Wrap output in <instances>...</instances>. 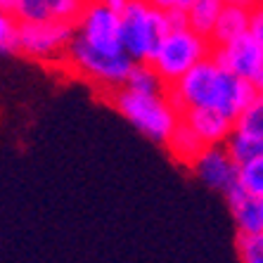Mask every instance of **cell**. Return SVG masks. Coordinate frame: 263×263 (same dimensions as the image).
<instances>
[{"label": "cell", "mask_w": 263, "mask_h": 263, "mask_svg": "<svg viewBox=\"0 0 263 263\" xmlns=\"http://www.w3.org/2000/svg\"><path fill=\"white\" fill-rule=\"evenodd\" d=\"M166 95L180 114L206 107L223 111L226 117L237 121V117L256 100L258 92L251 86V81L239 79L220 67L214 57H209L190 69L178 83H173Z\"/></svg>", "instance_id": "6da1fadb"}, {"label": "cell", "mask_w": 263, "mask_h": 263, "mask_svg": "<svg viewBox=\"0 0 263 263\" xmlns=\"http://www.w3.org/2000/svg\"><path fill=\"white\" fill-rule=\"evenodd\" d=\"M111 104L142 135L161 145L168 142L171 133L180 123V111L168 100V95H145V92H135L128 88H119L111 95Z\"/></svg>", "instance_id": "7a4b0ae2"}, {"label": "cell", "mask_w": 263, "mask_h": 263, "mask_svg": "<svg viewBox=\"0 0 263 263\" xmlns=\"http://www.w3.org/2000/svg\"><path fill=\"white\" fill-rule=\"evenodd\" d=\"M119 33L121 48L133 62H152L171 29L166 22V12L149 5L147 0H130L126 10L119 14Z\"/></svg>", "instance_id": "3957f363"}, {"label": "cell", "mask_w": 263, "mask_h": 263, "mask_svg": "<svg viewBox=\"0 0 263 263\" xmlns=\"http://www.w3.org/2000/svg\"><path fill=\"white\" fill-rule=\"evenodd\" d=\"M214 52V43L211 38L197 33L195 29H183V31H171L168 36L161 41L159 50L154 52L152 64L157 73L164 81L166 90L178 83L185 73L195 69L199 62L209 60Z\"/></svg>", "instance_id": "277c9868"}, {"label": "cell", "mask_w": 263, "mask_h": 263, "mask_svg": "<svg viewBox=\"0 0 263 263\" xmlns=\"http://www.w3.org/2000/svg\"><path fill=\"white\" fill-rule=\"evenodd\" d=\"M67 62L69 67L76 73H81L83 79L111 92H117L119 88L126 86L130 69L135 64L126 52H107V50L92 48L79 33H76L71 48L67 52Z\"/></svg>", "instance_id": "5b68a950"}, {"label": "cell", "mask_w": 263, "mask_h": 263, "mask_svg": "<svg viewBox=\"0 0 263 263\" xmlns=\"http://www.w3.org/2000/svg\"><path fill=\"white\" fill-rule=\"evenodd\" d=\"M76 38V24L67 22H22L19 29V52L29 60L60 62Z\"/></svg>", "instance_id": "8992f818"}, {"label": "cell", "mask_w": 263, "mask_h": 263, "mask_svg": "<svg viewBox=\"0 0 263 263\" xmlns=\"http://www.w3.org/2000/svg\"><path fill=\"white\" fill-rule=\"evenodd\" d=\"M76 33L92 48L107 52H123L121 33H119V14L107 7L102 0H90L76 22Z\"/></svg>", "instance_id": "52a82bcc"}, {"label": "cell", "mask_w": 263, "mask_h": 263, "mask_svg": "<svg viewBox=\"0 0 263 263\" xmlns=\"http://www.w3.org/2000/svg\"><path fill=\"white\" fill-rule=\"evenodd\" d=\"M192 171H195V176L204 185L220 192H228L233 185H237V178H239V166L233 161L226 145L206 147L202 152V157L192 164Z\"/></svg>", "instance_id": "ba28073f"}, {"label": "cell", "mask_w": 263, "mask_h": 263, "mask_svg": "<svg viewBox=\"0 0 263 263\" xmlns=\"http://www.w3.org/2000/svg\"><path fill=\"white\" fill-rule=\"evenodd\" d=\"M90 0H14L19 22H67L76 24Z\"/></svg>", "instance_id": "9c48e42d"}, {"label": "cell", "mask_w": 263, "mask_h": 263, "mask_svg": "<svg viewBox=\"0 0 263 263\" xmlns=\"http://www.w3.org/2000/svg\"><path fill=\"white\" fill-rule=\"evenodd\" d=\"M211 57L230 73L249 81L263 60V48L254 41L251 33H245V36L235 38L226 45H214Z\"/></svg>", "instance_id": "30bf717a"}, {"label": "cell", "mask_w": 263, "mask_h": 263, "mask_svg": "<svg viewBox=\"0 0 263 263\" xmlns=\"http://www.w3.org/2000/svg\"><path fill=\"white\" fill-rule=\"evenodd\" d=\"M187 126L195 130L209 147L211 145H226L228 138L233 135L235 130V119L226 117L223 111L218 109H206V107H199V109H187L180 114Z\"/></svg>", "instance_id": "8fae6325"}, {"label": "cell", "mask_w": 263, "mask_h": 263, "mask_svg": "<svg viewBox=\"0 0 263 263\" xmlns=\"http://www.w3.org/2000/svg\"><path fill=\"white\" fill-rule=\"evenodd\" d=\"M228 206L233 211L237 233L242 235H263V197L249 195L242 185H233L226 192Z\"/></svg>", "instance_id": "7c38bea8"}, {"label": "cell", "mask_w": 263, "mask_h": 263, "mask_svg": "<svg viewBox=\"0 0 263 263\" xmlns=\"http://www.w3.org/2000/svg\"><path fill=\"white\" fill-rule=\"evenodd\" d=\"M249 22H251V10L245 7H235V5H226L223 12L218 14L211 31V43L214 45H226L235 38L249 33Z\"/></svg>", "instance_id": "4fadbf2b"}, {"label": "cell", "mask_w": 263, "mask_h": 263, "mask_svg": "<svg viewBox=\"0 0 263 263\" xmlns=\"http://www.w3.org/2000/svg\"><path fill=\"white\" fill-rule=\"evenodd\" d=\"M166 147H168V152H171L173 159L192 168V164L202 157V152L206 149L209 145L190 128V126H187V123L183 121V119H180V123H178L176 130L171 133V138H168Z\"/></svg>", "instance_id": "5bb4252c"}, {"label": "cell", "mask_w": 263, "mask_h": 263, "mask_svg": "<svg viewBox=\"0 0 263 263\" xmlns=\"http://www.w3.org/2000/svg\"><path fill=\"white\" fill-rule=\"evenodd\" d=\"M226 149L230 152L233 161L237 166L249 164V161L263 157V138L254 133H245V130H233V135L228 138Z\"/></svg>", "instance_id": "9a60e30c"}, {"label": "cell", "mask_w": 263, "mask_h": 263, "mask_svg": "<svg viewBox=\"0 0 263 263\" xmlns=\"http://www.w3.org/2000/svg\"><path fill=\"white\" fill-rule=\"evenodd\" d=\"M123 88L135 92H145V95H164L166 92L164 81H161V76L149 62H135Z\"/></svg>", "instance_id": "2e32d148"}, {"label": "cell", "mask_w": 263, "mask_h": 263, "mask_svg": "<svg viewBox=\"0 0 263 263\" xmlns=\"http://www.w3.org/2000/svg\"><path fill=\"white\" fill-rule=\"evenodd\" d=\"M223 7H226V0H195V5L187 10L190 29H195L197 33L209 38L211 31H214L218 14L223 12Z\"/></svg>", "instance_id": "e0dca14e"}, {"label": "cell", "mask_w": 263, "mask_h": 263, "mask_svg": "<svg viewBox=\"0 0 263 263\" xmlns=\"http://www.w3.org/2000/svg\"><path fill=\"white\" fill-rule=\"evenodd\" d=\"M19 29L22 22L12 10H0V55L19 52Z\"/></svg>", "instance_id": "ac0fdd59"}, {"label": "cell", "mask_w": 263, "mask_h": 263, "mask_svg": "<svg viewBox=\"0 0 263 263\" xmlns=\"http://www.w3.org/2000/svg\"><path fill=\"white\" fill-rule=\"evenodd\" d=\"M235 128L263 138V95H256V100L239 114L235 121Z\"/></svg>", "instance_id": "d6986e66"}, {"label": "cell", "mask_w": 263, "mask_h": 263, "mask_svg": "<svg viewBox=\"0 0 263 263\" xmlns=\"http://www.w3.org/2000/svg\"><path fill=\"white\" fill-rule=\"evenodd\" d=\"M237 183L245 187L249 195L263 197V157L249 161V164L239 166V178Z\"/></svg>", "instance_id": "ffe728a7"}, {"label": "cell", "mask_w": 263, "mask_h": 263, "mask_svg": "<svg viewBox=\"0 0 263 263\" xmlns=\"http://www.w3.org/2000/svg\"><path fill=\"white\" fill-rule=\"evenodd\" d=\"M237 258L239 263H263V235L237 233Z\"/></svg>", "instance_id": "44dd1931"}, {"label": "cell", "mask_w": 263, "mask_h": 263, "mask_svg": "<svg viewBox=\"0 0 263 263\" xmlns=\"http://www.w3.org/2000/svg\"><path fill=\"white\" fill-rule=\"evenodd\" d=\"M164 12H166V22H168V29H171V31L190 29V17H187V10L171 7V10H164Z\"/></svg>", "instance_id": "7402d4cb"}, {"label": "cell", "mask_w": 263, "mask_h": 263, "mask_svg": "<svg viewBox=\"0 0 263 263\" xmlns=\"http://www.w3.org/2000/svg\"><path fill=\"white\" fill-rule=\"evenodd\" d=\"M249 33L254 36V41H256V43L263 48V5H256L254 10H251Z\"/></svg>", "instance_id": "603a6c76"}, {"label": "cell", "mask_w": 263, "mask_h": 263, "mask_svg": "<svg viewBox=\"0 0 263 263\" xmlns=\"http://www.w3.org/2000/svg\"><path fill=\"white\" fill-rule=\"evenodd\" d=\"M251 86L256 88V92L258 95H263V60H261V64H258V69L254 71V76H251Z\"/></svg>", "instance_id": "cb8c5ba5"}, {"label": "cell", "mask_w": 263, "mask_h": 263, "mask_svg": "<svg viewBox=\"0 0 263 263\" xmlns=\"http://www.w3.org/2000/svg\"><path fill=\"white\" fill-rule=\"evenodd\" d=\"M102 3H104L107 7H111V10H114L117 14H121L123 10H126V5H128L130 0H102Z\"/></svg>", "instance_id": "d4e9b609"}, {"label": "cell", "mask_w": 263, "mask_h": 263, "mask_svg": "<svg viewBox=\"0 0 263 263\" xmlns=\"http://www.w3.org/2000/svg\"><path fill=\"white\" fill-rule=\"evenodd\" d=\"M226 5H235V7H245V10H254L258 5V0H226Z\"/></svg>", "instance_id": "484cf974"}, {"label": "cell", "mask_w": 263, "mask_h": 263, "mask_svg": "<svg viewBox=\"0 0 263 263\" xmlns=\"http://www.w3.org/2000/svg\"><path fill=\"white\" fill-rule=\"evenodd\" d=\"M149 5L159 7V10H171V7H176V0H147Z\"/></svg>", "instance_id": "4316f807"}, {"label": "cell", "mask_w": 263, "mask_h": 263, "mask_svg": "<svg viewBox=\"0 0 263 263\" xmlns=\"http://www.w3.org/2000/svg\"><path fill=\"white\" fill-rule=\"evenodd\" d=\"M192 5H195V0H176V7H180V10H190Z\"/></svg>", "instance_id": "83f0119b"}, {"label": "cell", "mask_w": 263, "mask_h": 263, "mask_svg": "<svg viewBox=\"0 0 263 263\" xmlns=\"http://www.w3.org/2000/svg\"><path fill=\"white\" fill-rule=\"evenodd\" d=\"M14 0H0V10H12Z\"/></svg>", "instance_id": "f1b7e54d"}, {"label": "cell", "mask_w": 263, "mask_h": 263, "mask_svg": "<svg viewBox=\"0 0 263 263\" xmlns=\"http://www.w3.org/2000/svg\"><path fill=\"white\" fill-rule=\"evenodd\" d=\"M258 5H263V0H258Z\"/></svg>", "instance_id": "f546056e"}]
</instances>
